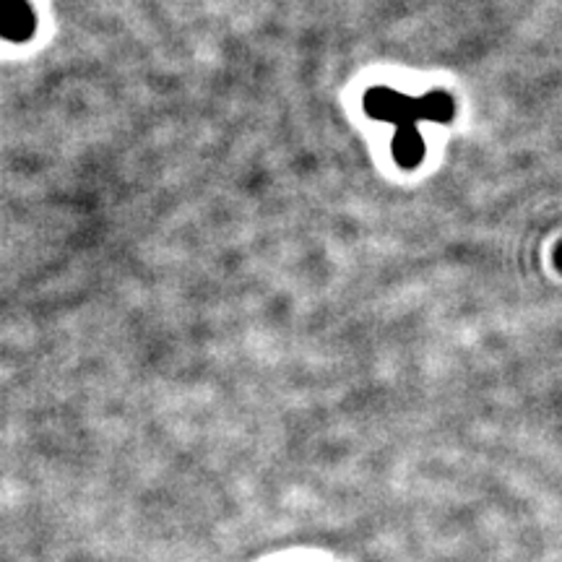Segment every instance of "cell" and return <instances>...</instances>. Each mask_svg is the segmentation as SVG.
<instances>
[{
  "mask_svg": "<svg viewBox=\"0 0 562 562\" xmlns=\"http://www.w3.org/2000/svg\"><path fill=\"white\" fill-rule=\"evenodd\" d=\"M37 19L30 0H0V39L13 45H24L34 37Z\"/></svg>",
  "mask_w": 562,
  "mask_h": 562,
  "instance_id": "cell-1",
  "label": "cell"
},
{
  "mask_svg": "<svg viewBox=\"0 0 562 562\" xmlns=\"http://www.w3.org/2000/svg\"><path fill=\"white\" fill-rule=\"evenodd\" d=\"M394 154H396V160L403 164V167H411V164L420 162V156H422L420 133H417L411 126L399 128V133H396V141H394Z\"/></svg>",
  "mask_w": 562,
  "mask_h": 562,
  "instance_id": "cell-2",
  "label": "cell"
}]
</instances>
